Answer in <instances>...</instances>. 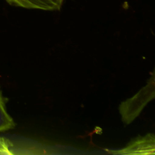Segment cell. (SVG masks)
<instances>
[{"mask_svg": "<svg viewBox=\"0 0 155 155\" xmlns=\"http://www.w3.org/2000/svg\"><path fill=\"white\" fill-rule=\"evenodd\" d=\"M151 82L148 83L146 87L141 89L132 98L122 102L119 107L120 113L122 121L128 124L131 123L141 112L145 105L154 97V75L151 78Z\"/></svg>", "mask_w": 155, "mask_h": 155, "instance_id": "6da1fadb", "label": "cell"}, {"mask_svg": "<svg viewBox=\"0 0 155 155\" xmlns=\"http://www.w3.org/2000/svg\"><path fill=\"white\" fill-rule=\"evenodd\" d=\"M154 134H148L132 140L124 148L109 152L114 154H154Z\"/></svg>", "mask_w": 155, "mask_h": 155, "instance_id": "7a4b0ae2", "label": "cell"}, {"mask_svg": "<svg viewBox=\"0 0 155 155\" xmlns=\"http://www.w3.org/2000/svg\"><path fill=\"white\" fill-rule=\"evenodd\" d=\"M12 6L45 11H59L64 0H5Z\"/></svg>", "mask_w": 155, "mask_h": 155, "instance_id": "3957f363", "label": "cell"}, {"mask_svg": "<svg viewBox=\"0 0 155 155\" xmlns=\"http://www.w3.org/2000/svg\"><path fill=\"white\" fill-rule=\"evenodd\" d=\"M5 100L0 88V132L13 129L15 127L13 119L7 111Z\"/></svg>", "mask_w": 155, "mask_h": 155, "instance_id": "277c9868", "label": "cell"}, {"mask_svg": "<svg viewBox=\"0 0 155 155\" xmlns=\"http://www.w3.org/2000/svg\"><path fill=\"white\" fill-rule=\"evenodd\" d=\"M13 146L12 142L6 138L0 137V154H13L11 147Z\"/></svg>", "mask_w": 155, "mask_h": 155, "instance_id": "5b68a950", "label": "cell"}]
</instances>
